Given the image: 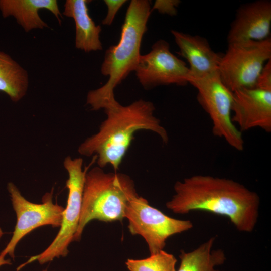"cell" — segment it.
I'll use <instances>...</instances> for the list:
<instances>
[{"label":"cell","mask_w":271,"mask_h":271,"mask_svg":"<svg viewBox=\"0 0 271 271\" xmlns=\"http://www.w3.org/2000/svg\"><path fill=\"white\" fill-rule=\"evenodd\" d=\"M125 218L133 235L141 236L146 241L150 254L164 250L168 238L192 229V222L171 217L151 206L139 195L132 198L126 208Z\"/></svg>","instance_id":"obj_7"},{"label":"cell","mask_w":271,"mask_h":271,"mask_svg":"<svg viewBox=\"0 0 271 271\" xmlns=\"http://www.w3.org/2000/svg\"><path fill=\"white\" fill-rule=\"evenodd\" d=\"M177 260L164 250L140 259H128L125 262L129 271H176Z\"/></svg>","instance_id":"obj_18"},{"label":"cell","mask_w":271,"mask_h":271,"mask_svg":"<svg viewBox=\"0 0 271 271\" xmlns=\"http://www.w3.org/2000/svg\"><path fill=\"white\" fill-rule=\"evenodd\" d=\"M215 239L212 236L191 251H181L180 264L176 271H224L216 269L224 263L226 257L223 250L213 249Z\"/></svg>","instance_id":"obj_16"},{"label":"cell","mask_w":271,"mask_h":271,"mask_svg":"<svg viewBox=\"0 0 271 271\" xmlns=\"http://www.w3.org/2000/svg\"><path fill=\"white\" fill-rule=\"evenodd\" d=\"M180 2L179 0H156L151 10H156L162 14L174 16L177 14V7Z\"/></svg>","instance_id":"obj_19"},{"label":"cell","mask_w":271,"mask_h":271,"mask_svg":"<svg viewBox=\"0 0 271 271\" xmlns=\"http://www.w3.org/2000/svg\"><path fill=\"white\" fill-rule=\"evenodd\" d=\"M151 12L149 1H130L121 27L120 40L106 50L101 65L102 74L109 79L103 86L87 94L86 103L92 110L104 109L116 101L115 88L134 71L141 55L142 40L147 30Z\"/></svg>","instance_id":"obj_3"},{"label":"cell","mask_w":271,"mask_h":271,"mask_svg":"<svg viewBox=\"0 0 271 271\" xmlns=\"http://www.w3.org/2000/svg\"><path fill=\"white\" fill-rule=\"evenodd\" d=\"M271 28V2L258 0L237 10L228 35V43L262 41L269 38Z\"/></svg>","instance_id":"obj_12"},{"label":"cell","mask_w":271,"mask_h":271,"mask_svg":"<svg viewBox=\"0 0 271 271\" xmlns=\"http://www.w3.org/2000/svg\"><path fill=\"white\" fill-rule=\"evenodd\" d=\"M3 235V232L2 230V229L0 228V239L2 237Z\"/></svg>","instance_id":"obj_23"},{"label":"cell","mask_w":271,"mask_h":271,"mask_svg":"<svg viewBox=\"0 0 271 271\" xmlns=\"http://www.w3.org/2000/svg\"><path fill=\"white\" fill-rule=\"evenodd\" d=\"M255 87L271 90V59L263 66L258 77Z\"/></svg>","instance_id":"obj_21"},{"label":"cell","mask_w":271,"mask_h":271,"mask_svg":"<svg viewBox=\"0 0 271 271\" xmlns=\"http://www.w3.org/2000/svg\"><path fill=\"white\" fill-rule=\"evenodd\" d=\"M155 109L152 102L143 99L127 106H122L116 101L104 109L106 119L97 133L80 145L78 152L86 156L94 155L98 167L103 168L109 165L116 171L136 132L140 130L153 131L167 143L168 133L155 116Z\"/></svg>","instance_id":"obj_2"},{"label":"cell","mask_w":271,"mask_h":271,"mask_svg":"<svg viewBox=\"0 0 271 271\" xmlns=\"http://www.w3.org/2000/svg\"><path fill=\"white\" fill-rule=\"evenodd\" d=\"M5 256L0 253V267L4 265H10L12 264L9 259H5Z\"/></svg>","instance_id":"obj_22"},{"label":"cell","mask_w":271,"mask_h":271,"mask_svg":"<svg viewBox=\"0 0 271 271\" xmlns=\"http://www.w3.org/2000/svg\"><path fill=\"white\" fill-rule=\"evenodd\" d=\"M88 0H67L62 15L72 18L75 24V47L85 52L100 51L101 27L96 25L88 12Z\"/></svg>","instance_id":"obj_15"},{"label":"cell","mask_w":271,"mask_h":271,"mask_svg":"<svg viewBox=\"0 0 271 271\" xmlns=\"http://www.w3.org/2000/svg\"><path fill=\"white\" fill-rule=\"evenodd\" d=\"M43 9L50 11L61 25L63 16L56 0H0L3 17H14L26 32L49 27L39 14Z\"/></svg>","instance_id":"obj_14"},{"label":"cell","mask_w":271,"mask_h":271,"mask_svg":"<svg viewBox=\"0 0 271 271\" xmlns=\"http://www.w3.org/2000/svg\"><path fill=\"white\" fill-rule=\"evenodd\" d=\"M107 8V13L102 23L104 25L110 26L112 24L114 17L120 8L127 1L126 0H104Z\"/></svg>","instance_id":"obj_20"},{"label":"cell","mask_w":271,"mask_h":271,"mask_svg":"<svg viewBox=\"0 0 271 271\" xmlns=\"http://www.w3.org/2000/svg\"><path fill=\"white\" fill-rule=\"evenodd\" d=\"M171 33L179 48V54L189 64V79H202L219 74L221 56L212 50L205 38L173 30Z\"/></svg>","instance_id":"obj_13"},{"label":"cell","mask_w":271,"mask_h":271,"mask_svg":"<svg viewBox=\"0 0 271 271\" xmlns=\"http://www.w3.org/2000/svg\"><path fill=\"white\" fill-rule=\"evenodd\" d=\"M42 271H48L47 269H44Z\"/></svg>","instance_id":"obj_24"},{"label":"cell","mask_w":271,"mask_h":271,"mask_svg":"<svg viewBox=\"0 0 271 271\" xmlns=\"http://www.w3.org/2000/svg\"><path fill=\"white\" fill-rule=\"evenodd\" d=\"M188 83L197 90V100L211 118L214 135L224 139L234 149L242 151V132L232 120L233 92L223 84L219 74L202 79L190 78Z\"/></svg>","instance_id":"obj_8"},{"label":"cell","mask_w":271,"mask_h":271,"mask_svg":"<svg viewBox=\"0 0 271 271\" xmlns=\"http://www.w3.org/2000/svg\"><path fill=\"white\" fill-rule=\"evenodd\" d=\"M28 86L27 70L9 54L0 51V91L17 102L26 95Z\"/></svg>","instance_id":"obj_17"},{"label":"cell","mask_w":271,"mask_h":271,"mask_svg":"<svg viewBox=\"0 0 271 271\" xmlns=\"http://www.w3.org/2000/svg\"><path fill=\"white\" fill-rule=\"evenodd\" d=\"M271 59V39L228 44L219 65L220 78L232 92L254 87L265 64Z\"/></svg>","instance_id":"obj_5"},{"label":"cell","mask_w":271,"mask_h":271,"mask_svg":"<svg viewBox=\"0 0 271 271\" xmlns=\"http://www.w3.org/2000/svg\"><path fill=\"white\" fill-rule=\"evenodd\" d=\"M17 222L12 238L1 253L15 257L16 245L25 235L34 229L44 226L60 227L64 208L53 202L51 191L42 198L41 204L29 202L21 194L17 186L10 182L7 185Z\"/></svg>","instance_id":"obj_9"},{"label":"cell","mask_w":271,"mask_h":271,"mask_svg":"<svg viewBox=\"0 0 271 271\" xmlns=\"http://www.w3.org/2000/svg\"><path fill=\"white\" fill-rule=\"evenodd\" d=\"M232 114L233 122L241 132L257 127L270 132L271 90L254 87L235 91Z\"/></svg>","instance_id":"obj_11"},{"label":"cell","mask_w":271,"mask_h":271,"mask_svg":"<svg viewBox=\"0 0 271 271\" xmlns=\"http://www.w3.org/2000/svg\"><path fill=\"white\" fill-rule=\"evenodd\" d=\"M138 195L134 182L126 174L106 173L99 167L88 171L73 241L80 240L85 227L91 221H122L129 201Z\"/></svg>","instance_id":"obj_4"},{"label":"cell","mask_w":271,"mask_h":271,"mask_svg":"<svg viewBox=\"0 0 271 271\" xmlns=\"http://www.w3.org/2000/svg\"><path fill=\"white\" fill-rule=\"evenodd\" d=\"M134 71L146 89L170 84L184 86L190 78L189 67L170 51L169 44L163 39L156 41L148 53L141 55Z\"/></svg>","instance_id":"obj_10"},{"label":"cell","mask_w":271,"mask_h":271,"mask_svg":"<svg viewBox=\"0 0 271 271\" xmlns=\"http://www.w3.org/2000/svg\"><path fill=\"white\" fill-rule=\"evenodd\" d=\"M83 160L81 158L72 159L67 157L63 162L68 174L66 186L68 189L66 207L62 215V223L56 236L49 246L41 253L31 257L22 266L37 260L43 264L68 253V246L73 241L78 228L80 216L82 195L86 174L89 167L82 169ZM21 265L19 267L21 268Z\"/></svg>","instance_id":"obj_6"},{"label":"cell","mask_w":271,"mask_h":271,"mask_svg":"<svg viewBox=\"0 0 271 271\" xmlns=\"http://www.w3.org/2000/svg\"><path fill=\"white\" fill-rule=\"evenodd\" d=\"M166 204L175 214L205 211L228 218L236 229L250 233L259 217L258 194L232 179L196 175L176 182Z\"/></svg>","instance_id":"obj_1"}]
</instances>
